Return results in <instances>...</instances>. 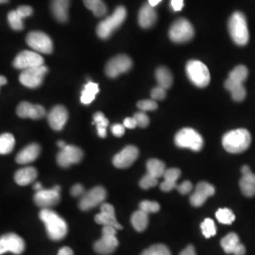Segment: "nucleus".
I'll return each mask as SVG.
<instances>
[{"label": "nucleus", "instance_id": "f257e3e1", "mask_svg": "<svg viewBox=\"0 0 255 255\" xmlns=\"http://www.w3.org/2000/svg\"><path fill=\"white\" fill-rule=\"evenodd\" d=\"M40 219L45 223L47 236L54 241L62 240L67 234V224L57 213L50 209H42Z\"/></svg>", "mask_w": 255, "mask_h": 255}, {"label": "nucleus", "instance_id": "f03ea898", "mask_svg": "<svg viewBox=\"0 0 255 255\" xmlns=\"http://www.w3.org/2000/svg\"><path fill=\"white\" fill-rule=\"evenodd\" d=\"M252 143V136L246 128H237L224 134L222 138L223 147L230 153H242Z\"/></svg>", "mask_w": 255, "mask_h": 255}, {"label": "nucleus", "instance_id": "7ed1b4c3", "mask_svg": "<svg viewBox=\"0 0 255 255\" xmlns=\"http://www.w3.org/2000/svg\"><path fill=\"white\" fill-rule=\"evenodd\" d=\"M229 32L238 46H245L249 42L250 33L246 16L241 11L234 12L229 19Z\"/></svg>", "mask_w": 255, "mask_h": 255}, {"label": "nucleus", "instance_id": "20e7f679", "mask_svg": "<svg viewBox=\"0 0 255 255\" xmlns=\"http://www.w3.org/2000/svg\"><path fill=\"white\" fill-rule=\"evenodd\" d=\"M127 17L125 7L119 6L107 18L102 20L97 27V34L101 39H108L119 28Z\"/></svg>", "mask_w": 255, "mask_h": 255}, {"label": "nucleus", "instance_id": "39448f33", "mask_svg": "<svg viewBox=\"0 0 255 255\" xmlns=\"http://www.w3.org/2000/svg\"><path fill=\"white\" fill-rule=\"evenodd\" d=\"M186 75L193 84L203 88L206 87L211 81L208 67L198 60H191L186 64Z\"/></svg>", "mask_w": 255, "mask_h": 255}, {"label": "nucleus", "instance_id": "423d86ee", "mask_svg": "<svg viewBox=\"0 0 255 255\" xmlns=\"http://www.w3.org/2000/svg\"><path fill=\"white\" fill-rule=\"evenodd\" d=\"M176 146L182 148H190L194 151H200L203 147V138L191 128H184L179 130L175 136Z\"/></svg>", "mask_w": 255, "mask_h": 255}, {"label": "nucleus", "instance_id": "0eeeda50", "mask_svg": "<svg viewBox=\"0 0 255 255\" xmlns=\"http://www.w3.org/2000/svg\"><path fill=\"white\" fill-rule=\"evenodd\" d=\"M168 35L174 43L182 44L193 39L195 35V30L191 23L187 19L180 18L176 20L170 26Z\"/></svg>", "mask_w": 255, "mask_h": 255}, {"label": "nucleus", "instance_id": "6e6552de", "mask_svg": "<svg viewBox=\"0 0 255 255\" xmlns=\"http://www.w3.org/2000/svg\"><path fill=\"white\" fill-rule=\"evenodd\" d=\"M116 235L117 229L111 226L103 227L102 237L94 244V250L100 255L113 254L119 246V240Z\"/></svg>", "mask_w": 255, "mask_h": 255}, {"label": "nucleus", "instance_id": "1a4fd4ad", "mask_svg": "<svg viewBox=\"0 0 255 255\" xmlns=\"http://www.w3.org/2000/svg\"><path fill=\"white\" fill-rule=\"evenodd\" d=\"M26 42L34 51L50 54L53 51V43L51 38L42 31H31L26 37Z\"/></svg>", "mask_w": 255, "mask_h": 255}, {"label": "nucleus", "instance_id": "9d476101", "mask_svg": "<svg viewBox=\"0 0 255 255\" xmlns=\"http://www.w3.org/2000/svg\"><path fill=\"white\" fill-rule=\"evenodd\" d=\"M46 73L47 67L45 65L28 68L20 74L19 82L27 88H37L43 83Z\"/></svg>", "mask_w": 255, "mask_h": 255}, {"label": "nucleus", "instance_id": "9b49d317", "mask_svg": "<svg viewBox=\"0 0 255 255\" xmlns=\"http://www.w3.org/2000/svg\"><path fill=\"white\" fill-rule=\"evenodd\" d=\"M132 66V61L127 55H118L112 58L105 66V73L110 78H117L126 73Z\"/></svg>", "mask_w": 255, "mask_h": 255}, {"label": "nucleus", "instance_id": "f8f14e48", "mask_svg": "<svg viewBox=\"0 0 255 255\" xmlns=\"http://www.w3.org/2000/svg\"><path fill=\"white\" fill-rule=\"evenodd\" d=\"M12 64L17 69L26 70L28 68L44 65V59L38 52L23 50L15 57Z\"/></svg>", "mask_w": 255, "mask_h": 255}, {"label": "nucleus", "instance_id": "ddd939ff", "mask_svg": "<svg viewBox=\"0 0 255 255\" xmlns=\"http://www.w3.org/2000/svg\"><path fill=\"white\" fill-rule=\"evenodd\" d=\"M61 187L56 185L52 189H42L36 191L34 195V202L43 209H49V207L55 206L61 200L60 196Z\"/></svg>", "mask_w": 255, "mask_h": 255}, {"label": "nucleus", "instance_id": "4468645a", "mask_svg": "<svg viewBox=\"0 0 255 255\" xmlns=\"http://www.w3.org/2000/svg\"><path fill=\"white\" fill-rule=\"evenodd\" d=\"M106 196H107V193L103 187L101 186L94 187L90 191L85 193L82 196L81 201L79 202V207L82 211H88L101 204L103 201H105Z\"/></svg>", "mask_w": 255, "mask_h": 255}, {"label": "nucleus", "instance_id": "2eb2a0df", "mask_svg": "<svg viewBox=\"0 0 255 255\" xmlns=\"http://www.w3.org/2000/svg\"><path fill=\"white\" fill-rule=\"evenodd\" d=\"M25 251V241L15 234H7L0 238V254L21 255Z\"/></svg>", "mask_w": 255, "mask_h": 255}, {"label": "nucleus", "instance_id": "dca6fc26", "mask_svg": "<svg viewBox=\"0 0 255 255\" xmlns=\"http://www.w3.org/2000/svg\"><path fill=\"white\" fill-rule=\"evenodd\" d=\"M82 157L83 152L80 147L67 145L57 155V163L62 167H68L71 164L80 163Z\"/></svg>", "mask_w": 255, "mask_h": 255}, {"label": "nucleus", "instance_id": "f3484780", "mask_svg": "<svg viewBox=\"0 0 255 255\" xmlns=\"http://www.w3.org/2000/svg\"><path fill=\"white\" fill-rule=\"evenodd\" d=\"M139 150L136 146H127L113 159V164L118 168H127L136 161Z\"/></svg>", "mask_w": 255, "mask_h": 255}, {"label": "nucleus", "instance_id": "a211bd4d", "mask_svg": "<svg viewBox=\"0 0 255 255\" xmlns=\"http://www.w3.org/2000/svg\"><path fill=\"white\" fill-rule=\"evenodd\" d=\"M101 212L98 214L95 218V220L98 224H101L103 227L111 226L117 230H122V226L119 224L116 218L115 208L112 204L103 203L101 205Z\"/></svg>", "mask_w": 255, "mask_h": 255}, {"label": "nucleus", "instance_id": "6ab92c4d", "mask_svg": "<svg viewBox=\"0 0 255 255\" xmlns=\"http://www.w3.org/2000/svg\"><path fill=\"white\" fill-rule=\"evenodd\" d=\"M215 187L209 182H201L196 186V190L190 198V202L195 207H201L207 199L215 194Z\"/></svg>", "mask_w": 255, "mask_h": 255}, {"label": "nucleus", "instance_id": "aec40b11", "mask_svg": "<svg viewBox=\"0 0 255 255\" xmlns=\"http://www.w3.org/2000/svg\"><path fill=\"white\" fill-rule=\"evenodd\" d=\"M16 114L22 119H40L46 116V110L41 105L24 101L17 106Z\"/></svg>", "mask_w": 255, "mask_h": 255}, {"label": "nucleus", "instance_id": "412c9836", "mask_svg": "<svg viewBox=\"0 0 255 255\" xmlns=\"http://www.w3.org/2000/svg\"><path fill=\"white\" fill-rule=\"evenodd\" d=\"M220 244L224 252L228 255H245L246 254V248L240 243L239 237L235 233H231L223 237Z\"/></svg>", "mask_w": 255, "mask_h": 255}, {"label": "nucleus", "instance_id": "4be33fe9", "mask_svg": "<svg viewBox=\"0 0 255 255\" xmlns=\"http://www.w3.org/2000/svg\"><path fill=\"white\" fill-rule=\"evenodd\" d=\"M68 119V112L64 106L57 105L53 107L47 116L49 126L54 130L63 129Z\"/></svg>", "mask_w": 255, "mask_h": 255}, {"label": "nucleus", "instance_id": "5701e85b", "mask_svg": "<svg viewBox=\"0 0 255 255\" xmlns=\"http://www.w3.org/2000/svg\"><path fill=\"white\" fill-rule=\"evenodd\" d=\"M243 174L239 185L242 193L246 197H254L255 195V174L252 173L251 168L248 165H244L241 169Z\"/></svg>", "mask_w": 255, "mask_h": 255}, {"label": "nucleus", "instance_id": "b1692460", "mask_svg": "<svg viewBox=\"0 0 255 255\" xmlns=\"http://www.w3.org/2000/svg\"><path fill=\"white\" fill-rule=\"evenodd\" d=\"M157 20V12L154 7L148 3L144 4L138 13V23L143 28L152 27Z\"/></svg>", "mask_w": 255, "mask_h": 255}, {"label": "nucleus", "instance_id": "393cba45", "mask_svg": "<svg viewBox=\"0 0 255 255\" xmlns=\"http://www.w3.org/2000/svg\"><path fill=\"white\" fill-rule=\"evenodd\" d=\"M41 152V147L38 144H30L24 147L16 155V163L19 164H27L35 161Z\"/></svg>", "mask_w": 255, "mask_h": 255}, {"label": "nucleus", "instance_id": "a878e982", "mask_svg": "<svg viewBox=\"0 0 255 255\" xmlns=\"http://www.w3.org/2000/svg\"><path fill=\"white\" fill-rule=\"evenodd\" d=\"M70 0H51L50 9L56 20L64 23L68 20V9Z\"/></svg>", "mask_w": 255, "mask_h": 255}, {"label": "nucleus", "instance_id": "bb28decb", "mask_svg": "<svg viewBox=\"0 0 255 255\" xmlns=\"http://www.w3.org/2000/svg\"><path fill=\"white\" fill-rule=\"evenodd\" d=\"M181 176V170L178 168L166 169L164 174V182L161 183V190L169 192L177 188V181Z\"/></svg>", "mask_w": 255, "mask_h": 255}, {"label": "nucleus", "instance_id": "cd10ccee", "mask_svg": "<svg viewBox=\"0 0 255 255\" xmlns=\"http://www.w3.org/2000/svg\"><path fill=\"white\" fill-rule=\"evenodd\" d=\"M37 175L38 173L34 167L27 166V167L19 169L18 171L14 175V180L18 185L25 186V185L34 182L37 178Z\"/></svg>", "mask_w": 255, "mask_h": 255}, {"label": "nucleus", "instance_id": "c85d7f7f", "mask_svg": "<svg viewBox=\"0 0 255 255\" xmlns=\"http://www.w3.org/2000/svg\"><path fill=\"white\" fill-rule=\"evenodd\" d=\"M155 77L158 82V85L163 87L165 90L172 86L173 76L169 71V69L166 68L165 66H160L159 68H157L155 72Z\"/></svg>", "mask_w": 255, "mask_h": 255}, {"label": "nucleus", "instance_id": "c756f323", "mask_svg": "<svg viewBox=\"0 0 255 255\" xmlns=\"http://www.w3.org/2000/svg\"><path fill=\"white\" fill-rule=\"evenodd\" d=\"M225 88L230 91L234 101L240 102L246 98V89L242 83L232 82L229 79L225 82Z\"/></svg>", "mask_w": 255, "mask_h": 255}, {"label": "nucleus", "instance_id": "7c9ffc66", "mask_svg": "<svg viewBox=\"0 0 255 255\" xmlns=\"http://www.w3.org/2000/svg\"><path fill=\"white\" fill-rule=\"evenodd\" d=\"M100 92L99 84L96 82H89L84 85L81 96V102L84 105L90 104L96 99L97 94Z\"/></svg>", "mask_w": 255, "mask_h": 255}, {"label": "nucleus", "instance_id": "2f4dec72", "mask_svg": "<svg viewBox=\"0 0 255 255\" xmlns=\"http://www.w3.org/2000/svg\"><path fill=\"white\" fill-rule=\"evenodd\" d=\"M130 221H131V225L137 232H143L146 230L148 225V214L139 209L133 213Z\"/></svg>", "mask_w": 255, "mask_h": 255}, {"label": "nucleus", "instance_id": "473e14b6", "mask_svg": "<svg viewBox=\"0 0 255 255\" xmlns=\"http://www.w3.org/2000/svg\"><path fill=\"white\" fill-rule=\"evenodd\" d=\"M83 3L98 17L103 16L107 12V6L102 0H83Z\"/></svg>", "mask_w": 255, "mask_h": 255}, {"label": "nucleus", "instance_id": "72a5a7b5", "mask_svg": "<svg viewBox=\"0 0 255 255\" xmlns=\"http://www.w3.org/2000/svg\"><path fill=\"white\" fill-rule=\"evenodd\" d=\"M94 122L93 124H96L98 134L101 138H105L107 135V127L109 126V120L105 118L104 114L101 112H98L93 117Z\"/></svg>", "mask_w": 255, "mask_h": 255}, {"label": "nucleus", "instance_id": "f704fd0d", "mask_svg": "<svg viewBox=\"0 0 255 255\" xmlns=\"http://www.w3.org/2000/svg\"><path fill=\"white\" fill-rule=\"evenodd\" d=\"M147 173L152 175L155 178H160L164 176L165 172V165L164 163L158 159H150L146 163Z\"/></svg>", "mask_w": 255, "mask_h": 255}, {"label": "nucleus", "instance_id": "c9c22d12", "mask_svg": "<svg viewBox=\"0 0 255 255\" xmlns=\"http://www.w3.org/2000/svg\"><path fill=\"white\" fill-rule=\"evenodd\" d=\"M248 75L249 70L245 65H237L230 72L228 79L232 82L243 84L248 78Z\"/></svg>", "mask_w": 255, "mask_h": 255}, {"label": "nucleus", "instance_id": "e433bc0d", "mask_svg": "<svg viewBox=\"0 0 255 255\" xmlns=\"http://www.w3.org/2000/svg\"><path fill=\"white\" fill-rule=\"evenodd\" d=\"M15 145L14 136L10 133H3L0 137V153L8 154L11 152Z\"/></svg>", "mask_w": 255, "mask_h": 255}, {"label": "nucleus", "instance_id": "4c0bfd02", "mask_svg": "<svg viewBox=\"0 0 255 255\" xmlns=\"http://www.w3.org/2000/svg\"><path fill=\"white\" fill-rule=\"evenodd\" d=\"M216 218L221 224H225V225H231L236 220L235 214L233 213L232 210L228 208H221L218 210V212L216 213Z\"/></svg>", "mask_w": 255, "mask_h": 255}, {"label": "nucleus", "instance_id": "58836bf2", "mask_svg": "<svg viewBox=\"0 0 255 255\" xmlns=\"http://www.w3.org/2000/svg\"><path fill=\"white\" fill-rule=\"evenodd\" d=\"M201 228L202 235L206 238L214 237L217 234V228L213 219H204V221L201 223Z\"/></svg>", "mask_w": 255, "mask_h": 255}, {"label": "nucleus", "instance_id": "ea45409f", "mask_svg": "<svg viewBox=\"0 0 255 255\" xmlns=\"http://www.w3.org/2000/svg\"><path fill=\"white\" fill-rule=\"evenodd\" d=\"M8 22L10 27L14 30H22L24 28L23 18H21L16 10L9 11L8 14Z\"/></svg>", "mask_w": 255, "mask_h": 255}, {"label": "nucleus", "instance_id": "a19ab883", "mask_svg": "<svg viewBox=\"0 0 255 255\" xmlns=\"http://www.w3.org/2000/svg\"><path fill=\"white\" fill-rule=\"evenodd\" d=\"M141 255H171V253L165 245L156 244L145 250Z\"/></svg>", "mask_w": 255, "mask_h": 255}, {"label": "nucleus", "instance_id": "79ce46f5", "mask_svg": "<svg viewBox=\"0 0 255 255\" xmlns=\"http://www.w3.org/2000/svg\"><path fill=\"white\" fill-rule=\"evenodd\" d=\"M139 209L146 214L157 213L160 210V204L156 201H144L139 204Z\"/></svg>", "mask_w": 255, "mask_h": 255}, {"label": "nucleus", "instance_id": "37998d69", "mask_svg": "<svg viewBox=\"0 0 255 255\" xmlns=\"http://www.w3.org/2000/svg\"><path fill=\"white\" fill-rule=\"evenodd\" d=\"M157 183H158V179L153 177L152 175L147 173L141 179L139 185L143 189H149L151 187L156 186Z\"/></svg>", "mask_w": 255, "mask_h": 255}, {"label": "nucleus", "instance_id": "c03bdc74", "mask_svg": "<svg viewBox=\"0 0 255 255\" xmlns=\"http://www.w3.org/2000/svg\"><path fill=\"white\" fill-rule=\"evenodd\" d=\"M137 107L143 112H146V111H154L158 108V105L156 101L153 100H145V101H139L137 103Z\"/></svg>", "mask_w": 255, "mask_h": 255}, {"label": "nucleus", "instance_id": "a18cd8bd", "mask_svg": "<svg viewBox=\"0 0 255 255\" xmlns=\"http://www.w3.org/2000/svg\"><path fill=\"white\" fill-rule=\"evenodd\" d=\"M133 118L136 121L137 126L140 128H146L148 126L149 124V119L148 117L146 116L145 113L143 112H140V113H136Z\"/></svg>", "mask_w": 255, "mask_h": 255}, {"label": "nucleus", "instance_id": "49530a36", "mask_svg": "<svg viewBox=\"0 0 255 255\" xmlns=\"http://www.w3.org/2000/svg\"><path fill=\"white\" fill-rule=\"evenodd\" d=\"M150 96H151V99L153 101H163L166 97V92L163 87L158 85L157 87H155L151 90Z\"/></svg>", "mask_w": 255, "mask_h": 255}, {"label": "nucleus", "instance_id": "de8ad7c7", "mask_svg": "<svg viewBox=\"0 0 255 255\" xmlns=\"http://www.w3.org/2000/svg\"><path fill=\"white\" fill-rule=\"evenodd\" d=\"M17 13L21 16V18H26L30 16L33 13V9L30 6H20L16 9Z\"/></svg>", "mask_w": 255, "mask_h": 255}, {"label": "nucleus", "instance_id": "09e8293b", "mask_svg": "<svg viewBox=\"0 0 255 255\" xmlns=\"http://www.w3.org/2000/svg\"><path fill=\"white\" fill-rule=\"evenodd\" d=\"M192 188H193V185L189 181H185V182H182V184H180L179 186H177L178 191L180 192L182 195H186V194L190 193Z\"/></svg>", "mask_w": 255, "mask_h": 255}, {"label": "nucleus", "instance_id": "8fccbe9b", "mask_svg": "<svg viewBox=\"0 0 255 255\" xmlns=\"http://www.w3.org/2000/svg\"><path fill=\"white\" fill-rule=\"evenodd\" d=\"M112 132L115 136H122L125 133V127L121 124H115L112 126Z\"/></svg>", "mask_w": 255, "mask_h": 255}, {"label": "nucleus", "instance_id": "3c124183", "mask_svg": "<svg viewBox=\"0 0 255 255\" xmlns=\"http://www.w3.org/2000/svg\"><path fill=\"white\" fill-rule=\"evenodd\" d=\"M70 194L73 197H81L84 195V188L82 184H75L70 189Z\"/></svg>", "mask_w": 255, "mask_h": 255}, {"label": "nucleus", "instance_id": "603ef678", "mask_svg": "<svg viewBox=\"0 0 255 255\" xmlns=\"http://www.w3.org/2000/svg\"><path fill=\"white\" fill-rule=\"evenodd\" d=\"M123 125H124V127L128 128H134L137 127L136 121L134 118H127V119H124Z\"/></svg>", "mask_w": 255, "mask_h": 255}, {"label": "nucleus", "instance_id": "864d4df0", "mask_svg": "<svg viewBox=\"0 0 255 255\" xmlns=\"http://www.w3.org/2000/svg\"><path fill=\"white\" fill-rule=\"evenodd\" d=\"M183 7V0H171V8L174 11H180Z\"/></svg>", "mask_w": 255, "mask_h": 255}, {"label": "nucleus", "instance_id": "5fc2aeb1", "mask_svg": "<svg viewBox=\"0 0 255 255\" xmlns=\"http://www.w3.org/2000/svg\"><path fill=\"white\" fill-rule=\"evenodd\" d=\"M180 255H196V251H195V248L189 245V246L186 247Z\"/></svg>", "mask_w": 255, "mask_h": 255}, {"label": "nucleus", "instance_id": "6e6d98bb", "mask_svg": "<svg viewBox=\"0 0 255 255\" xmlns=\"http://www.w3.org/2000/svg\"><path fill=\"white\" fill-rule=\"evenodd\" d=\"M58 255H74L73 251L68 247H64L59 251Z\"/></svg>", "mask_w": 255, "mask_h": 255}, {"label": "nucleus", "instance_id": "4d7b16f0", "mask_svg": "<svg viewBox=\"0 0 255 255\" xmlns=\"http://www.w3.org/2000/svg\"><path fill=\"white\" fill-rule=\"evenodd\" d=\"M161 1H162V0H148V4H149L150 6H152V7H155V6H157Z\"/></svg>", "mask_w": 255, "mask_h": 255}, {"label": "nucleus", "instance_id": "13d9d810", "mask_svg": "<svg viewBox=\"0 0 255 255\" xmlns=\"http://www.w3.org/2000/svg\"><path fill=\"white\" fill-rule=\"evenodd\" d=\"M33 188H34V190H36V191H40V190L43 189V186H42V184H41L40 182H36V183L34 184Z\"/></svg>", "mask_w": 255, "mask_h": 255}, {"label": "nucleus", "instance_id": "bf43d9fd", "mask_svg": "<svg viewBox=\"0 0 255 255\" xmlns=\"http://www.w3.org/2000/svg\"><path fill=\"white\" fill-rule=\"evenodd\" d=\"M57 145H58V146L61 147V149H62V148H64V147H65V146H67V145L65 144V142H64V141H59V142L57 143Z\"/></svg>", "mask_w": 255, "mask_h": 255}, {"label": "nucleus", "instance_id": "052dcab7", "mask_svg": "<svg viewBox=\"0 0 255 255\" xmlns=\"http://www.w3.org/2000/svg\"><path fill=\"white\" fill-rule=\"evenodd\" d=\"M0 80H1V85H4V84L7 83V79H6L5 77L1 76V77H0Z\"/></svg>", "mask_w": 255, "mask_h": 255}, {"label": "nucleus", "instance_id": "680f3d73", "mask_svg": "<svg viewBox=\"0 0 255 255\" xmlns=\"http://www.w3.org/2000/svg\"><path fill=\"white\" fill-rule=\"evenodd\" d=\"M0 2H1L2 4H4V3H7V2H9V0H0Z\"/></svg>", "mask_w": 255, "mask_h": 255}]
</instances>
